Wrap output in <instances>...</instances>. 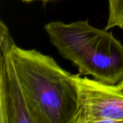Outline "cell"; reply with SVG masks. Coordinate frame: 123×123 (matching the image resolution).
<instances>
[{"mask_svg": "<svg viewBox=\"0 0 123 123\" xmlns=\"http://www.w3.org/2000/svg\"><path fill=\"white\" fill-rule=\"evenodd\" d=\"M14 41L0 25V123H34L10 56Z\"/></svg>", "mask_w": 123, "mask_h": 123, "instance_id": "obj_4", "label": "cell"}, {"mask_svg": "<svg viewBox=\"0 0 123 123\" xmlns=\"http://www.w3.org/2000/svg\"><path fill=\"white\" fill-rule=\"evenodd\" d=\"M9 53L34 123H72L79 102L75 75L36 50L14 43Z\"/></svg>", "mask_w": 123, "mask_h": 123, "instance_id": "obj_1", "label": "cell"}, {"mask_svg": "<svg viewBox=\"0 0 123 123\" xmlns=\"http://www.w3.org/2000/svg\"><path fill=\"white\" fill-rule=\"evenodd\" d=\"M117 86H118L119 89H120V90H121V91L123 92V79L118 83Z\"/></svg>", "mask_w": 123, "mask_h": 123, "instance_id": "obj_6", "label": "cell"}, {"mask_svg": "<svg viewBox=\"0 0 123 123\" xmlns=\"http://www.w3.org/2000/svg\"><path fill=\"white\" fill-rule=\"evenodd\" d=\"M109 17L105 30L117 27L123 30V0H108Z\"/></svg>", "mask_w": 123, "mask_h": 123, "instance_id": "obj_5", "label": "cell"}, {"mask_svg": "<svg viewBox=\"0 0 123 123\" xmlns=\"http://www.w3.org/2000/svg\"><path fill=\"white\" fill-rule=\"evenodd\" d=\"M44 28L52 45L80 74L111 85L123 79V45L112 32L97 29L87 19L50 22Z\"/></svg>", "mask_w": 123, "mask_h": 123, "instance_id": "obj_2", "label": "cell"}, {"mask_svg": "<svg viewBox=\"0 0 123 123\" xmlns=\"http://www.w3.org/2000/svg\"><path fill=\"white\" fill-rule=\"evenodd\" d=\"M78 110L72 123H123V92L117 85L76 74Z\"/></svg>", "mask_w": 123, "mask_h": 123, "instance_id": "obj_3", "label": "cell"}, {"mask_svg": "<svg viewBox=\"0 0 123 123\" xmlns=\"http://www.w3.org/2000/svg\"><path fill=\"white\" fill-rule=\"evenodd\" d=\"M22 1H26V2H30V1H35V0H22ZM43 1H48V0H43Z\"/></svg>", "mask_w": 123, "mask_h": 123, "instance_id": "obj_7", "label": "cell"}]
</instances>
